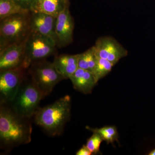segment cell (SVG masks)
I'll use <instances>...</instances> for the list:
<instances>
[{
    "label": "cell",
    "instance_id": "obj_1",
    "mask_svg": "<svg viewBox=\"0 0 155 155\" xmlns=\"http://www.w3.org/2000/svg\"><path fill=\"white\" fill-rule=\"evenodd\" d=\"M30 119L19 116L8 104L1 103L0 140L2 147L11 148L31 141Z\"/></svg>",
    "mask_w": 155,
    "mask_h": 155
},
{
    "label": "cell",
    "instance_id": "obj_2",
    "mask_svg": "<svg viewBox=\"0 0 155 155\" xmlns=\"http://www.w3.org/2000/svg\"><path fill=\"white\" fill-rule=\"evenodd\" d=\"M71 98L67 95L54 103L40 108L35 115V121L48 135H61L71 117Z\"/></svg>",
    "mask_w": 155,
    "mask_h": 155
},
{
    "label": "cell",
    "instance_id": "obj_3",
    "mask_svg": "<svg viewBox=\"0 0 155 155\" xmlns=\"http://www.w3.org/2000/svg\"><path fill=\"white\" fill-rule=\"evenodd\" d=\"M30 13L14 14L1 20L0 51L27 39L31 32Z\"/></svg>",
    "mask_w": 155,
    "mask_h": 155
},
{
    "label": "cell",
    "instance_id": "obj_4",
    "mask_svg": "<svg viewBox=\"0 0 155 155\" xmlns=\"http://www.w3.org/2000/svg\"><path fill=\"white\" fill-rule=\"evenodd\" d=\"M25 78L15 97L8 104L19 116L30 119L39 109L44 96L31 78L26 80Z\"/></svg>",
    "mask_w": 155,
    "mask_h": 155
},
{
    "label": "cell",
    "instance_id": "obj_5",
    "mask_svg": "<svg viewBox=\"0 0 155 155\" xmlns=\"http://www.w3.org/2000/svg\"><path fill=\"white\" fill-rule=\"evenodd\" d=\"M28 69L31 78L44 97L51 94L54 87L65 79L53 63L44 60L34 62Z\"/></svg>",
    "mask_w": 155,
    "mask_h": 155
},
{
    "label": "cell",
    "instance_id": "obj_6",
    "mask_svg": "<svg viewBox=\"0 0 155 155\" xmlns=\"http://www.w3.org/2000/svg\"><path fill=\"white\" fill-rule=\"evenodd\" d=\"M57 46L56 41L52 39L31 31L25 41L22 68L28 69L34 62L52 55Z\"/></svg>",
    "mask_w": 155,
    "mask_h": 155
},
{
    "label": "cell",
    "instance_id": "obj_7",
    "mask_svg": "<svg viewBox=\"0 0 155 155\" xmlns=\"http://www.w3.org/2000/svg\"><path fill=\"white\" fill-rule=\"evenodd\" d=\"M22 67L0 71L1 103L9 104L16 95L25 78Z\"/></svg>",
    "mask_w": 155,
    "mask_h": 155
},
{
    "label": "cell",
    "instance_id": "obj_8",
    "mask_svg": "<svg viewBox=\"0 0 155 155\" xmlns=\"http://www.w3.org/2000/svg\"><path fill=\"white\" fill-rule=\"evenodd\" d=\"M94 47L97 57L106 59L114 65L127 56L128 53L117 41L110 37L100 38Z\"/></svg>",
    "mask_w": 155,
    "mask_h": 155
},
{
    "label": "cell",
    "instance_id": "obj_9",
    "mask_svg": "<svg viewBox=\"0 0 155 155\" xmlns=\"http://www.w3.org/2000/svg\"><path fill=\"white\" fill-rule=\"evenodd\" d=\"M74 28V21L68 5L58 15L56 19L55 32L58 47H64L72 43Z\"/></svg>",
    "mask_w": 155,
    "mask_h": 155
},
{
    "label": "cell",
    "instance_id": "obj_10",
    "mask_svg": "<svg viewBox=\"0 0 155 155\" xmlns=\"http://www.w3.org/2000/svg\"><path fill=\"white\" fill-rule=\"evenodd\" d=\"M26 40L11 45L0 51V71L22 67Z\"/></svg>",
    "mask_w": 155,
    "mask_h": 155
},
{
    "label": "cell",
    "instance_id": "obj_11",
    "mask_svg": "<svg viewBox=\"0 0 155 155\" xmlns=\"http://www.w3.org/2000/svg\"><path fill=\"white\" fill-rule=\"evenodd\" d=\"M57 17L38 12L30 13V25L32 32L52 39L57 43L55 32Z\"/></svg>",
    "mask_w": 155,
    "mask_h": 155
},
{
    "label": "cell",
    "instance_id": "obj_12",
    "mask_svg": "<svg viewBox=\"0 0 155 155\" xmlns=\"http://www.w3.org/2000/svg\"><path fill=\"white\" fill-rule=\"evenodd\" d=\"M69 79L71 80L74 88L84 94L91 93L97 83L92 72L79 68Z\"/></svg>",
    "mask_w": 155,
    "mask_h": 155
},
{
    "label": "cell",
    "instance_id": "obj_13",
    "mask_svg": "<svg viewBox=\"0 0 155 155\" xmlns=\"http://www.w3.org/2000/svg\"><path fill=\"white\" fill-rule=\"evenodd\" d=\"M78 54L57 56L53 64L64 79H68L78 68Z\"/></svg>",
    "mask_w": 155,
    "mask_h": 155
},
{
    "label": "cell",
    "instance_id": "obj_14",
    "mask_svg": "<svg viewBox=\"0 0 155 155\" xmlns=\"http://www.w3.org/2000/svg\"><path fill=\"white\" fill-rule=\"evenodd\" d=\"M68 5V0H36L31 11L57 17Z\"/></svg>",
    "mask_w": 155,
    "mask_h": 155
},
{
    "label": "cell",
    "instance_id": "obj_15",
    "mask_svg": "<svg viewBox=\"0 0 155 155\" xmlns=\"http://www.w3.org/2000/svg\"><path fill=\"white\" fill-rule=\"evenodd\" d=\"M30 12L13 0H0V20L14 14H28Z\"/></svg>",
    "mask_w": 155,
    "mask_h": 155
},
{
    "label": "cell",
    "instance_id": "obj_16",
    "mask_svg": "<svg viewBox=\"0 0 155 155\" xmlns=\"http://www.w3.org/2000/svg\"><path fill=\"white\" fill-rule=\"evenodd\" d=\"M97 59L93 46L84 52L78 54V68L88 70L93 73L96 64Z\"/></svg>",
    "mask_w": 155,
    "mask_h": 155
},
{
    "label": "cell",
    "instance_id": "obj_17",
    "mask_svg": "<svg viewBox=\"0 0 155 155\" xmlns=\"http://www.w3.org/2000/svg\"><path fill=\"white\" fill-rule=\"evenodd\" d=\"M86 129L91 130L93 133H97L102 138L107 144L111 143L113 144L114 142H119L118 139L119 136L117 128L115 126H107L100 128H93L86 126Z\"/></svg>",
    "mask_w": 155,
    "mask_h": 155
},
{
    "label": "cell",
    "instance_id": "obj_18",
    "mask_svg": "<svg viewBox=\"0 0 155 155\" xmlns=\"http://www.w3.org/2000/svg\"><path fill=\"white\" fill-rule=\"evenodd\" d=\"M114 65L106 59L97 57L96 64L93 72L97 82L110 73Z\"/></svg>",
    "mask_w": 155,
    "mask_h": 155
},
{
    "label": "cell",
    "instance_id": "obj_19",
    "mask_svg": "<svg viewBox=\"0 0 155 155\" xmlns=\"http://www.w3.org/2000/svg\"><path fill=\"white\" fill-rule=\"evenodd\" d=\"M103 140L97 133H93L92 135L87 139L86 146L92 153L97 154L100 153V146Z\"/></svg>",
    "mask_w": 155,
    "mask_h": 155
},
{
    "label": "cell",
    "instance_id": "obj_20",
    "mask_svg": "<svg viewBox=\"0 0 155 155\" xmlns=\"http://www.w3.org/2000/svg\"><path fill=\"white\" fill-rule=\"evenodd\" d=\"M20 7L25 10L31 11L32 6L36 0H13Z\"/></svg>",
    "mask_w": 155,
    "mask_h": 155
},
{
    "label": "cell",
    "instance_id": "obj_21",
    "mask_svg": "<svg viewBox=\"0 0 155 155\" xmlns=\"http://www.w3.org/2000/svg\"><path fill=\"white\" fill-rule=\"evenodd\" d=\"M92 154L91 152L87 147L86 145H84L82 147L76 152V155H91Z\"/></svg>",
    "mask_w": 155,
    "mask_h": 155
},
{
    "label": "cell",
    "instance_id": "obj_22",
    "mask_svg": "<svg viewBox=\"0 0 155 155\" xmlns=\"http://www.w3.org/2000/svg\"><path fill=\"white\" fill-rule=\"evenodd\" d=\"M149 155H155V149L151 151L148 154Z\"/></svg>",
    "mask_w": 155,
    "mask_h": 155
}]
</instances>
